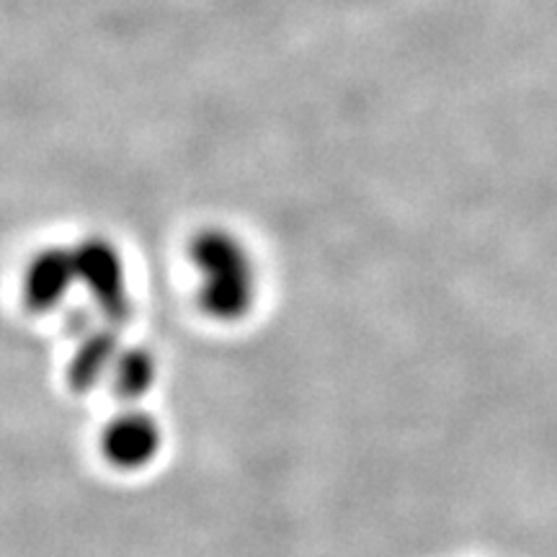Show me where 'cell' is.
<instances>
[{
  "label": "cell",
  "instance_id": "cell-1",
  "mask_svg": "<svg viewBox=\"0 0 557 557\" xmlns=\"http://www.w3.org/2000/svg\"><path fill=\"white\" fill-rule=\"evenodd\" d=\"M189 259L199 276V308L220 323H238L259 297V269L246 243L230 230L207 227L191 238Z\"/></svg>",
  "mask_w": 557,
  "mask_h": 557
},
{
  "label": "cell",
  "instance_id": "cell-2",
  "mask_svg": "<svg viewBox=\"0 0 557 557\" xmlns=\"http://www.w3.org/2000/svg\"><path fill=\"white\" fill-rule=\"evenodd\" d=\"M73 253L78 284H83V289L90 295L94 310L99 312L103 323L122 329L132 318V295L120 248L107 238L90 235V238L75 243Z\"/></svg>",
  "mask_w": 557,
  "mask_h": 557
},
{
  "label": "cell",
  "instance_id": "cell-3",
  "mask_svg": "<svg viewBox=\"0 0 557 557\" xmlns=\"http://www.w3.org/2000/svg\"><path fill=\"white\" fill-rule=\"evenodd\" d=\"M163 449V429L148 410H124L101 431V455L111 468L135 472L148 468Z\"/></svg>",
  "mask_w": 557,
  "mask_h": 557
},
{
  "label": "cell",
  "instance_id": "cell-4",
  "mask_svg": "<svg viewBox=\"0 0 557 557\" xmlns=\"http://www.w3.org/2000/svg\"><path fill=\"white\" fill-rule=\"evenodd\" d=\"M75 284H78V269H75L73 248L47 246L26 263L21 276V297L32 312H50L65 302Z\"/></svg>",
  "mask_w": 557,
  "mask_h": 557
},
{
  "label": "cell",
  "instance_id": "cell-5",
  "mask_svg": "<svg viewBox=\"0 0 557 557\" xmlns=\"http://www.w3.org/2000/svg\"><path fill=\"white\" fill-rule=\"evenodd\" d=\"M120 329L99 320L94 329L75 338V351L67 364L70 385L78 389V393H88L101 380H109V372L116 357H120Z\"/></svg>",
  "mask_w": 557,
  "mask_h": 557
},
{
  "label": "cell",
  "instance_id": "cell-6",
  "mask_svg": "<svg viewBox=\"0 0 557 557\" xmlns=\"http://www.w3.org/2000/svg\"><path fill=\"white\" fill-rule=\"evenodd\" d=\"M158 380V359L145 346H122L109 372L111 389L120 400L135 403L150 393Z\"/></svg>",
  "mask_w": 557,
  "mask_h": 557
}]
</instances>
